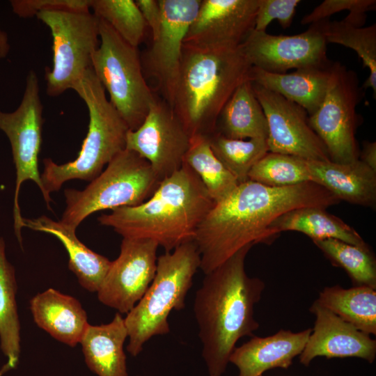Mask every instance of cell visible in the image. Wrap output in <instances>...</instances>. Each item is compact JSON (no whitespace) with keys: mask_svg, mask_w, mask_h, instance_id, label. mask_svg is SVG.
<instances>
[{"mask_svg":"<svg viewBox=\"0 0 376 376\" xmlns=\"http://www.w3.org/2000/svg\"><path fill=\"white\" fill-rule=\"evenodd\" d=\"M42 104L39 95V82L36 73L30 70L26 79L25 89L19 106L13 112L0 110V130L8 138L16 169V185L14 196L13 219L15 234L22 246L23 217L19 205L22 184L33 180L45 190L38 170V155L42 143Z\"/></svg>","mask_w":376,"mask_h":376,"instance_id":"11","label":"cell"},{"mask_svg":"<svg viewBox=\"0 0 376 376\" xmlns=\"http://www.w3.org/2000/svg\"><path fill=\"white\" fill-rule=\"evenodd\" d=\"M359 159L376 171V143L366 141L359 152Z\"/></svg>","mask_w":376,"mask_h":376,"instance_id":"39","label":"cell"},{"mask_svg":"<svg viewBox=\"0 0 376 376\" xmlns=\"http://www.w3.org/2000/svg\"><path fill=\"white\" fill-rule=\"evenodd\" d=\"M98 19L100 42L93 55L91 68L129 130H135L156 97L146 81L138 47Z\"/></svg>","mask_w":376,"mask_h":376,"instance_id":"8","label":"cell"},{"mask_svg":"<svg viewBox=\"0 0 376 376\" xmlns=\"http://www.w3.org/2000/svg\"><path fill=\"white\" fill-rule=\"evenodd\" d=\"M340 201L312 182L269 187L247 180L214 203L198 226L194 241L206 274L248 244L268 243L269 224L282 214L301 207L327 208ZM271 242V241H270Z\"/></svg>","mask_w":376,"mask_h":376,"instance_id":"1","label":"cell"},{"mask_svg":"<svg viewBox=\"0 0 376 376\" xmlns=\"http://www.w3.org/2000/svg\"><path fill=\"white\" fill-rule=\"evenodd\" d=\"M214 203L199 178L183 163L143 203L116 208L97 219L123 238L152 240L170 252L194 240Z\"/></svg>","mask_w":376,"mask_h":376,"instance_id":"3","label":"cell"},{"mask_svg":"<svg viewBox=\"0 0 376 376\" xmlns=\"http://www.w3.org/2000/svg\"><path fill=\"white\" fill-rule=\"evenodd\" d=\"M17 289L15 268L6 258L5 242L0 237V347L7 358L0 376L17 366L20 354Z\"/></svg>","mask_w":376,"mask_h":376,"instance_id":"28","label":"cell"},{"mask_svg":"<svg viewBox=\"0 0 376 376\" xmlns=\"http://www.w3.org/2000/svg\"><path fill=\"white\" fill-rule=\"evenodd\" d=\"M36 17L52 36L53 64L45 70L46 92L56 97L72 89L91 67L99 46V19L90 10H45Z\"/></svg>","mask_w":376,"mask_h":376,"instance_id":"9","label":"cell"},{"mask_svg":"<svg viewBox=\"0 0 376 376\" xmlns=\"http://www.w3.org/2000/svg\"><path fill=\"white\" fill-rule=\"evenodd\" d=\"M252 83L267 121L268 152L306 160L330 161L324 144L310 125L306 111L275 92Z\"/></svg>","mask_w":376,"mask_h":376,"instance_id":"15","label":"cell"},{"mask_svg":"<svg viewBox=\"0 0 376 376\" xmlns=\"http://www.w3.org/2000/svg\"><path fill=\"white\" fill-rule=\"evenodd\" d=\"M200 265V253L194 240L157 258L152 283L124 318L129 338L127 350L132 356L136 357L152 337L170 332L169 315L173 310L185 308V297Z\"/></svg>","mask_w":376,"mask_h":376,"instance_id":"6","label":"cell"},{"mask_svg":"<svg viewBox=\"0 0 376 376\" xmlns=\"http://www.w3.org/2000/svg\"><path fill=\"white\" fill-rule=\"evenodd\" d=\"M162 20L152 45L141 58L145 77L155 81L170 106L178 77L185 39L201 0H159Z\"/></svg>","mask_w":376,"mask_h":376,"instance_id":"12","label":"cell"},{"mask_svg":"<svg viewBox=\"0 0 376 376\" xmlns=\"http://www.w3.org/2000/svg\"><path fill=\"white\" fill-rule=\"evenodd\" d=\"M323 21L292 36L272 35L253 29L241 47L253 67L268 72L286 73L291 69L325 65L331 61L327 56Z\"/></svg>","mask_w":376,"mask_h":376,"instance_id":"14","label":"cell"},{"mask_svg":"<svg viewBox=\"0 0 376 376\" xmlns=\"http://www.w3.org/2000/svg\"><path fill=\"white\" fill-rule=\"evenodd\" d=\"M141 15L152 33L155 36L161 26L162 11L159 0H136Z\"/></svg>","mask_w":376,"mask_h":376,"instance_id":"38","label":"cell"},{"mask_svg":"<svg viewBox=\"0 0 376 376\" xmlns=\"http://www.w3.org/2000/svg\"><path fill=\"white\" fill-rule=\"evenodd\" d=\"M310 311L315 321L299 361L308 366L317 357H358L373 363L376 357V340L315 301Z\"/></svg>","mask_w":376,"mask_h":376,"instance_id":"18","label":"cell"},{"mask_svg":"<svg viewBox=\"0 0 376 376\" xmlns=\"http://www.w3.org/2000/svg\"><path fill=\"white\" fill-rule=\"evenodd\" d=\"M252 68L242 49L184 43L171 107L190 136L211 135L235 91Z\"/></svg>","mask_w":376,"mask_h":376,"instance_id":"4","label":"cell"},{"mask_svg":"<svg viewBox=\"0 0 376 376\" xmlns=\"http://www.w3.org/2000/svg\"><path fill=\"white\" fill-rule=\"evenodd\" d=\"M30 309L40 328L70 347L80 343L89 324L81 303L54 288L35 295L30 300Z\"/></svg>","mask_w":376,"mask_h":376,"instance_id":"21","label":"cell"},{"mask_svg":"<svg viewBox=\"0 0 376 376\" xmlns=\"http://www.w3.org/2000/svg\"><path fill=\"white\" fill-rule=\"evenodd\" d=\"M375 0H324L301 20L303 25L329 19L334 14L347 10L349 13H366L375 10Z\"/></svg>","mask_w":376,"mask_h":376,"instance_id":"36","label":"cell"},{"mask_svg":"<svg viewBox=\"0 0 376 376\" xmlns=\"http://www.w3.org/2000/svg\"><path fill=\"white\" fill-rule=\"evenodd\" d=\"M208 138L214 155L239 184L249 180L251 169L268 152L264 139H230L217 131Z\"/></svg>","mask_w":376,"mask_h":376,"instance_id":"31","label":"cell"},{"mask_svg":"<svg viewBox=\"0 0 376 376\" xmlns=\"http://www.w3.org/2000/svg\"><path fill=\"white\" fill-rule=\"evenodd\" d=\"M72 89L88 108V130L75 160L63 164H57L49 158L43 160L44 171L40 178L45 190L43 198L49 209L51 192L59 190L68 180L91 181L98 176L103 167L125 149L130 130L107 97L105 90L91 67Z\"/></svg>","mask_w":376,"mask_h":376,"instance_id":"5","label":"cell"},{"mask_svg":"<svg viewBox=\"0 0 376 376\" xmlns=\"http://www.w3.org/2000/svg\"><path fill=\"white\" fill-rule=\"evenodd\" d=\"M160 182L148 161L125 148L84 189L65 190L66 207L61 221L76 230L95 212L143 203Z\"/></svg>","mask_w":376,"mask_h":376,"instance_id":"7","label":"cell"},{"mask_svg":"<svg viewBox=\"0 0 376 376\" xmlns=\"http://www.w3.org/2000/svg\"><path fill=\"white\" fill-rule=\"evenodd\" d=\"M311 182L322 186L340 201L366 207L375 205L376 171L361 160L340 164L306 160Z\"/></svg>","mask_w":376,"mask_h":376,"instance_id":"20","label":"cell"},{"mask_svg":"<svg viewBox=\"0 0 376 376\" xmlns=\"http://www.w3.org/2000/svg\"><path fill=\"white\" fill-rule=\"evenodd\" d=\"M302 233L313 240L335 239L358 246H368L359 234L325 208L301 207L289 210L276 218L267 228L272 242L282 231Z\"/></svg>","mask_w":376,"mask_h":376,"instance_id":"25","label":"cell"},{"mask_svg":"<svg viewBox=\"0 0 376 376\" xmlns=\"http://www.w3.org/2000/svg\"><path fill=\"white\" fill-rule=\"evenodd\" d=\"M249 180L269 187H287L311 182L306 159L268 152L251 169Z\"/></svg>","mask_w":376,"mask_h":376,"instance_id":"34","label":"cell"},{"mask_svg":"<svg viewBox=\"0 0 376 376\" xmlns=\"http://www.w3.org/2000/svg\"><path fill=\"white\" fill-rule=\"evenodd\" d=\"M90 8L130 45L143 40L148 26L135 1L90 0Z\"/></svg>","mask_w":376,"mask_h":376,"instance_id":"33","label":"cell"},{"mask_svg":"<svg viewBox=\"0 0 376 376\" xmlns=\"http://www.w3.org/2000/svg\"><path fill=\"white\" fill-rule=\"evenodd\" d=\"M10 45L8 36L0 27V60L8 55Z\"/></svg>","mask_w":376,"mask_h":376,"instance_id":"40","label":"cell"},{"mask_svg":"<svg viewBox=\"0 0 376 376\" xmlns=\"http://www.w3.org/2000/svg\"><path fill=\"white\" fill-rule=\"evenodd\" d=\"M158 246L149 239L123 238L119 256L111 261L97 292L99 301L119 313H128L155 276Z\"/></svg>","mask_w":376,"mask_h":376,"instance_id":"16","label":"cell"},{"mask_svg":"<svg viewBox=\"0 0 376 376\" xmlns=\"http://www.w3.org/2000/svg\"><path fill=\"white\" fill-rule=\"evenodd\" d=\"M258 0H201L185 44L202 47L240 45L254 29Z\"/></svg>","mask_w":376,"mask_h":376,"instance_id":"17","label":"cell"},{"mask_svg":"<svg viewBox=\"0 0 376 376\" xmlns=\"http://www.w3.org/2000/svg\"><path fill=\"white\" fill-rule=\"evenodd\" d=\"M127 337L124 318L119 313L107 324H89L79 343L88 368L98 376H127L123 350Z\"/></svg>","mask_w":376,"mask_h":376,"instance_id":"24","label":"cell"},{"mask_svg":"<svg viewBox=\"0 0 376 376\" xmlns=\"http://www.w3.org/2000/svg\"><path fill=\"white\" fill-rule=\"evenodd\" d=\"M23 226L53 235L58 239L68 253V267L76 275L79 284L90 292L98 291L111 261L79 241L76 230L61 221H54L44 215L36 219L23 217Z\"/></svg>","mask_w":376,"mask_h":376,"instance_id":"23","label":"cell"},{"mask_svg":"<svg viewBox=\"0 0 376 376\" xmlns=\"http://www.w3.org/2000/svg\"><path fill=\"white\" fill-rule=\"evenodd\" d=\"M216 131L230 139H267V121L250 79L235 91L222 109Z\"/></svg>","mask_w":376,"mask_h":376,"instance_id":"26","label":"cell"},{"mask_svg":"<svg viewBox=\"0 0 376 376\" xmlns=\"http://www.w3.org/2000/svg\"><path fill=\"white\" fill-rule=\"evenodd\" d=\"M366 13H349L339 21H323V33L327 43H335L352 49L362 61L369 75L362 88H371L376 93V25L363 26Z\"/></svg>","mask_w":376,"mask_h":376,"instance_id":"27","label":"cell"},{"mask_svg":"<svg viewBox=\"0 0 376 376\" xmlns=\"http://www.w3.org/2000/svg\"><path fill=\"white\" fill-rule=\"evenodd\" d=\"M311 331V328L296 333L281 329L269 336H253L235 347L229 362L238 368V376H261L269 369L288 368L302 352Z\"/></svg>","mask_w":376,"mask_h":376,"instance_id":"19","label":"cell"},{"mask_svg":"<svg viewBox=\"0 0 376 376\" xmlns=\"http://www.w3.org/2000/svg\"><path fill=\"white\" fill-rule=\"evenodd\" d=\"M13 12L20 17L27 18L45 10H90V0H13Z\"/></svg>","mask_w":376,"mask_h":376,"instance_id":"37","label":"cell"},{"mask_svg":"<svg viewBox=\"0 0 376 376\" xmlns=\"http://www.w3.org/2000/svg\"><path fill=\"white\" fill-rule=\"evenodd\" d=\"M313 242L333 265L345 270L355 286L376 289V262L368 246H358L335 239Z\"/></svg>","mask_w":376,"mask_h":376,"instance_id":"32","label":"cell"},{"mask_svg":"<svg viewBox=\"0 0 376 376\" xmlns=\"http://www.w3.org/2000/svg\"><path fill=\"white\" fill-rule=\"evenodd\" d=\"M183 163L199 178L214 203L224 199L239 185L214 155L207 135L197 134L190 137Z\"/></svg>","mask_w":376,"mask_h":376,"instance_id":"30","label":"cell"},{"mask_svg":"<svg viewBox=\"0 0 376 376\" xmlns=\"http://www.w3.org/2000/svg\"><path fill=\"white\" fill-rule=\"evenodd\" d=\"M190 137L172 107L156 97L143 123L128 131L125 148L148 161L162 181L181 168Z\"/></svg>","mask_w":376,"mask_h":376,"instance_id":"13","label":"cell"},{"mask_svg":"<svg viewBox=\"0 0 376 376\" xmlns=\"http://www.w3.org/2000/svg\"><path fill=\"white\" fill-rule=\"evenodd\" d=\"M362 97L357 74L339 62H333L324 99L309 123L324 144L330 161L340 164L359 159L355 138L357 107Z\"/></svg>","mask_w":376,"mask_h":376,"instance_id":"10","label":"cell"},{"mask_svg":"<svg viewBox=\"0 0 376 376\" xmlns=\"http://www.w3.org/2000/svg\"><path fill=\"white\" fill-rule=\"evenodd\" d=\"M315 301L359 331L376 334L375 289L364 285L327 287Z\"/></svg>","mask_w":376,"mask_h":376,"instance_id":"29","label":"cell"},{"mask_svg":"<svg viewBox=\"0 0 376 376\" xmlns=\"http://www.w3.org/2000/svg\"><path fill=\"white\" fill-rule=\"evenodd\" d=\"M333 62L297 69L290 73H272L253 67L250 80L304 108L308 116L320 106L325 95Z\"/></svg>","mask_w":376,"mask_h":376,"instance_id":"22","label":"cell"},{"mask_svg":"<svg viewBox=\"0 0 376 376\" xmlns=\"http://www.w3.org/2000/svg\"><path fill=\"white\" fill-rule=\"evenodd\" d=\"M262 376V375H261Z\"/></svg>","mask_w":376,"mask_h":376,"instance_id":"41","label":"cell"},{"mask_svg":"<svg viewBox=\"0 0 376 376\" xmlns=\"http://www.w3.org/2000/svg\"><path fill=\"white\" fill-rule=\"evenodd\" d=\"M300 0H258L254 30L266 31L273 20H277L283 29L292 24Z\"/></svg>","mask_w":376,"mask_h":376,"instance_id":"35","label":"cell"},{"mask_svg":"<svg viewBox=\"0 0 376 376\" xmlns=\"http://www.w3.org/2000/svg\"><path fill=\"white\" fill-rule=\"evenodd\" d=\"M252 246H244L205 274L196 292L194 313L210 376H221L238 340L252 336L259 327L254 306L261 298L265 283L246 272L245 258Z\"/></svg>","mask_w":376,"mask_h":376,"instance_id":"2","label":"cell"}]
</instances>
